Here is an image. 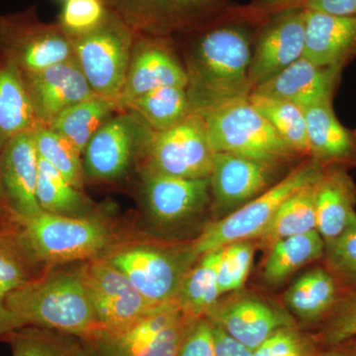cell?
Masks as SVG:
<instances>
[{
	"mask_svg": "<svg viewBox=\"0 0 356 356\" xmlns=\"http://www.w3.org/2000/svg\"><path fill=\"white\" fill-rule=\"evenodd\" d=\"M109 13L103 0H67L58 24L70 38H74L96 29Z\"/></svg>",
	"mask_w": 356,
	"mask_h": 356,
	"instance_id": "f35d334b",
	"label": "cell"
},
{
	"mask_svg": "<svg viewBox=\"0 0 356 356\" xmlns=\"http://www.w3.org/2000/svg\"><path fill=\"white\" fill-rule=\"evenodd\" d=\"M63 1H64V2H65V1H67V0H63Z\"/></svg>",
	"mask_w": 356,
	"mask_h": 356,
	"instance_id": "816d5d0a",
	"label": "cell"
},
{
	"mask_svg": "<svg viewBox=\"0 0 356 356\" xmlns=\"http://www.w3.org/2000/svg\"><path fill=\"white\" fill-rule=\"evenodd\" d=\"M348 170L327 166L316 184L317 232L325 243L341 236L356 214V184Z\"/></svg>",
	"mask_w": 356,
	"mask_h": 356,
	"instance_id": "cb8c5ba5",
	"label": "cell"
},
{
	"mask_svg": "<svg viewBox=\"0 0 356 356\" xmlns=\"http://www.w3.org/2000/svg\"><path fill=\"white\" fill-rule=\"evenodd\" d=\"M322 341L327 346H343L356 341V291L341 293L331 314L325 318Z\"/></svg>",
	"mask_w": 356,
	"mask_h": 356,
	"instance_id": "ab89813d",
	"label": "cell"
},
{
	"mask_svg": "<svg viewBox=\"0 0 356 356\" xmlns=\"http://www.w3.org/2000/svg\"><path fill=\"white\" fill-rule=\"evenodd\" d=\"M142 177L147 214L159 226L175 227L193 221L212 204L210 177Z\"/></svg>",
	"mask_w": 356,
	"mask_h": 356,
	"instance_id": "e0dca14e",
	"label": "cell"
},
{
	"mask_svg": "<svg viewBox=\"0 0 356 356\" xmlns=\"http://www.w3.org/2000/svg\"><path fill=\"white\" fill-rule=\"evenodd\" d=\"M283 165L228 153H214L210 175L212 206L221 218L280 181Z\"/></svg>",
	"mask_w": 356,
	"mask_h": 356,
	"instance_id": "9a60e30c",
	"label": "cell"
},
{
	"mask_svg": "<svg viewBox=\"0 0 356 356\" xmlns=\"http://www.w3.org/2000/svg\"><path fill=\"white\" fill-rule=\"evenodd\" d=\"M177 356H215L212 325L207 318L194 323Z\"/></svg>",
	"mask_w": 356,
	"mask_h": 356,
	"instance_id": "b9f144b4",
	"label": "cell"
},
{
	"mask_svg": "<svg viewBox=\"0 0 356 356\" xmlns=\"http://www.w3.org/2000/svg\"><path fill=\"white\" fill-rule=\"evenodd\" d=\"M221 248L202 255L185 274L175 303L189 317H207L219 303L217 268Z\"/></svg>",
	"mask_w": 356,
	"mask_h": 356,
	"instance_id": "4316f807",
	"label": "cell"
},
{
	"mask_svg": "<svg viewBox=\"0 0 356 356\" xmlns=\"http://www.w3.org/2000/svg\"><path fill=\"white\" fill-rule=\"evenodd\" d=\"M153 132L132 112L111 117L86 147L84 175L99 180L122 177Z\"/></svg>",
	"mask_w": 356,
	"mask_h": 356,
	"instance_id": "5bb4252c",
	"label": "cell"
},
{
	"mask_svg": "<svg viewBox=\"0 0 356 356\" xmlns=\"http://www.w3.org/2000/svg\"><path fill=\"white\" fill-rule=\"evenodd\" d=\"M154 132L177 126L191 115L186 88L163 86L140 96L128 107Z\"/></svg>",
	"mask_w": 356,
	"mask_h": 356,
	"instance_id": "1f68e13d",
	"label": "cell"
},
{
	"mask_svg": "<svg viewBox=\"0 0 356 356\" xmlns=\"http://www.w3.org/2000/svg\"><path fill=\"white\" fill-rule=\"evenodd\" d=\"M248 102L269 122L281 139L299 156L309 158L305 114L294 103L252 93Z\"/></svg>",
	"mask_w": 356,
	"mask_h": 356,
	"instance_id": "d6a6232c",
	"label": "cell"
},
{
	"mask_svg": "<svg viewBox=\"0 0 356 356\" xmlns=\"http://www.w3.org/2000/svg\"><path fill=\"white\" fill-rule=\"evenodd\" d=\"M302 6L310 10L341 16H356V0H304Z\"/></svg>",
	"mask_w": 356,
	"mask_h": 356,
	"instance_id": "ee69618b",
	"label": "cell"
},
{
	"mask_svg": "<svg viewBox=\"0 0 356 356\" xmlns=\"http://www.w3.org/2000/svg\"><path fill=\"white\" fill-rule=\"evenodd\" d=\"M344 67H318L302 57L252 93L286 100L303 109L325 99H334Z\"/></svg>",
	"mask_w": 356,
	"mask_h": 356,
	"instance_id": "44dd1931",
	"label": "cell"
},
{
	"mask_svg": "<svg viewBox=\"0 0 356 356\" xmlns=\"http://www.w3.org/2000/svg\"><path fill=\"white\" fill-rule=\"evenodd\" d=\"M254 257L252 241H240L221 248L217 278L220 295L242 289Z\"/></svg>",
	"mask_w": 356,
	"mask_h": 356,
	"instance_id": "74e56055",
	"label": "cell"
},
{
	"mask_svg": "<svg viewBox=\"0 0 356 356\" xmlns=\"http://www.w3.org/2000/svg\"><path fill=\"white\" fill-rule=\"evenodd\" d=\"M206 318L252 351L278 330L293 327L287 314L252 295L219 302Z\"/></svg>",
	"mask_w": 356,
	"mask_h": 356,
	"instance_id": "ac0fdd59",
	"label": "cell"
},
{
	"mask_svg": "<svg viewBox=\"0 0 356 356\" xmlns=\"http://www.w3.org/2000/svg\"><path fill=\"white\" fill-rule=\"evenodd\" d=\"M305 8V7H304ZM303 58L318 67H346L356 57V16L304 10Z\"/></svg>",
	"mask_w": 356,
	"mask_h": 356,
	"instance_id": "603a6c76",
	"label": "cell"
},
{
	"mask_svg": "<svg viewBox=\"0 0 356 356\" xmlns=\"http://www.w3.org/2000/svg\"><path fill=\"white\" fill-rule=\"evenodd\" d=\"M334 350L325 351L320 356H348L343 350H337V348H332Z\"/></svg>",
	"mask_w": 356,
	"mask_h": 356,
	"instance_id": "7dc6e473",
	"label": "cell"
},
{
	"mask_svg": "<svg viewBox=\"0 0 356 356\" xmlns=\"http://www.w3.org/2000/svg\"><path fill=\"white\" fill-rule=\"evenodd\" d=\"M324 168L311 158L293 168L280 181L242 207L208 225L189 245L196 259L240 241L259 240L274 215L295 192L316 184Z\"/></svg>",
	"mask_w": 356,
	"mask_h": 356,
	"instance_id": "277c9868",
	"label": "cell"
},
{
	"mask_svg": "<svg viewBox=\"0 0 356 356\" xmlns=\"http://www.w3.org/2000/svg\"><path fill=\"white\" fill-rule=\"evenodd\" d=\"M18 235L35 264L54 267L70 262L90 261L118 247V236L98 215L74 218L51 213L13 216Z\"/></svg>",
	"mask_w": 356,
	"mask_h": 356,
	"instance_id": "3957f363",
	"label": "cell"
},
{
	"mask_svg": "<svg viewBox=\"0 0 356 356\" xmlns=\"http://www.w3.org/2000/svg\"><path fill=\"white\" fill-rule=\"evenodd\" d=\"M261 17L238 7L228 17L193 31L196 39L185 69L191 114L204 118L252 95L250 25Z\"/></svg>",
	"mask_w": 356,
	"mask_h": 356,
	"instance_id": "6da1fadb",
	"label": "cell"
},
{
	"mask_svg": "<svg viewBox=\"0 0 356 356\" xmlns=\"http://www.w3.org/2000/svg\"><path fill=\"white\" fill-rule=\"evenodd\" d=\"M211 325L215 356H254V351L248 350L247 346L238 343L216 325Z\"/></svg>",
	"mask_w": 356,
	"mask_h": 356,
	"instance_id": "7bdbcfd3",
	"label": "cell"
},
{
	"mask_svg": "<svg viewBox=\"0 0 356 356\" xmlns=\"http://www.w3.org/2000/svg\"><path fill=\"white\" fill-rule=\"evenodd\" d=\"M37 199L42 209L60 216H92L93 206L81 191L72 186L60 172L39 158Z\"/></svg>",
	"mask_w": 356,
	"mask_h": 356,
	"instance_id": "4dcf8cb0",
	"label": "cell"
},
{
	"mask_svg": "<svg viewBox=\"0 0 356 356\" xmlns=\"http://www.w3.org/2000/svg\"><path fill=\"white\" fill-rule=\"evenodd\" d=\"M84 346H86V353H84V356H99L95 350H92V348H89L88 344L84 343Z\"/></svg>",
	"mask_w": 356,
	"mask_h": 356,
	"instance_id": "c3c4849f",
	"label": "cell"
},
{
	"mask_svg": "<svg viewBox=\"0 0 356 356\" xmlns=\"http://www.w3.org/2000/svg\"><path fill=\"white\" fill-rule=\"evenodd\" d=\"M108 10L136 35L170 37L191 33L224 19L238 6L227 0H103Z\"/></svg>",
	"mask_w": 356,
	"mask_h": 356,
	"instance_id": "ba28073f",
	"label": "cell"
},
{
	"mask_svg": "<svg viewBox=\"0 0 356 356\" xmlns=\"http://www.w3.org/2000/svg\"><path fill=\"white\" fill-rule=\"evenodd\" d=\"M74 56L67 33L58 23L42 22L34 7L0 16V60L22 74L41 72Z\"/></svg>",
	"mask_w": 356,
	"mask_h": 356,
	"instance_id": "8fae6325",
	"label": "cell"
},
{
	"mask_svg": "<svg viewBox=\"0 0 356 356\" xmlns=\"http://www.w3.org/2000/svg\"><path fill=\"white\" fill-rule=\"evenodd\" d=\"M33 133L39 158L50 163L72 186L83 191V163L76 147L48 126L38 124Z\"/></svg>",
	"mask_w": 356,
	"mask_h": 356,
	"instance_id": "e575fe53",
	"label": "cell"
},
{
	"mask_svg": "<svg viewBox=\"0 0 356 356\" xmlns=\"http://www.w3.org/2000/svg\"><path fill=\"white\" fill-rule=\"evenodd\" d=\"M7 308L22 327H43L83 341L102 331L84 283L81 266L49 271L9 293Z\"/></svg>",
	"mask_w": 356,
	"mask_h": 356,
	"instance_id": "7a4b0ae2",
	"label": "cell"
},
{
	"mask_svg": "<svg viewBox=\"0 0 356 356\" xmlns=\"http://www.w3.org/2000/svg\"><path fill=\"white\" fill-rule=\"evenodd\" d=\"M115 110L117 107L113 102L95 95L65 109L48 127L69 140L81 154L96 132L111 118Z\"/></svg>",
	"mask_w": 356,
	"mask_h": 356,
	"instance_id": "f1b7e54d",
	"label": "cell"
},
{
	"mask_svg": "<svg viewBox=\"0 0 356 356\" xmlns=\"http://www.w3.org/2000/svg\"><path fill=\"white\" fill-rule=\"evenodd\" d=\"M81 270L102 331H122L159 307L149 303L105 257L84 262Z\"/></svg>",
	"mask_w": 356,
	"mask_h": 356,
	"instance_id": "7c38bea8",
	"label": "cell"
},
{
	"mask_svg": "<svg viewBox=\"0 0 356 356\" xmlns=\"http://www.w3.org/2000/svg\"><path fill=\"white\" fill-rule=\"evenodd\" d=\"M196 321L172 302L122 331H100L83 343L99 356H177Z\"/></svg>",
	"mask_w": 356,
	"mask_h": 356,
	"instance_id": "30bf717a",
	"label": "cell"
},
{
	"mask_svg": "<svg viewBox=\"0 0 356 356\" xmlns=\"http://www.w3.org/2000/svg\"><path fill=\"white\" fill-rule=\"evenodd\" d=\"M302 4L277 9L262 16L250 60L254 89L303 57L305 21Z\"/></svg>",
	"mask_w": 356,
	"mask_h": 356,
	"instance_id": "4fadbf2b",
	"label": "cell"
},
{
	"mask_svg": "<svg viewBox=\"0 0 356 356\" xmlns=\"http://www.w3.org/2000/svg\"><path fill=\"white\" fill-rule=\"evenodd\" d=\"M310 344L293 327L271 334L254 351V356H312Z\"/></svg>",
	"mask_w": 356,
	"mask_h": 356,
	"instance_id": "60d3db41",
	"label": "cell"
},
{
	"mask_svg": "<svg viewBox=\"0 0 356 356\" xmlns=\"http://www.w3.org/2000/svg\"><path fill=\"white\" fill-rule=\"evenodd\" d=\"M70 40L74 58L95 95L117 107L130 65L135 33L110 13L96 29Z\"/></svg>",
	"mask_w": 356,
	"mask_h": 356,
	"instance_id": "52a82bcc",
	"label": "cell"
},
{
	"mask_svg": "<svg viewBox=\"0 0 356 356\" xmlns=\"http://www.w3.org/2000/svg\"><path fill=\"white\" fill-rule=\"evenodd\" d=\"M213 153H228L286 165L297 156L248 99L231 103L204 117Z\"/></svg>",
	"mask_w": 356,
	"mask_h": 356,
	"instance_id": "5b68a950",
	"label": "cell"
},
{
	"mask_svg": "<svg viewBox=\"0 0 356 356\" xmlns=\"http://www.w3.org/2000/svg\"><path fill=\"white\" fill-rule=\"evenodd\" d=\"M317 182L295 192L281 204L280 209L274 215L266 231L259 236V245L264 250H268L274 243L283 238L317 231Z\"/></svg>",
	"mask_w": 356,
	"mask_h": 356,
	"instance_id": "f546056e",
	"label": "cell"
},
{
	"mask_svg": "<svg viewBox=\"0 0 356 356\" xmlns=\"http://www.w3.org/2000/svg\"><path fill=\"white\" fill-rule=\"evenodd\" d=\"M19 327H22L19 321L7 308L4 298L0 297V339H6L11 332Z\"/></svg>",
	"mask_w": 356,
	"mask_h": 356,
	"instance_id": "bcb514c9",
	"label": "cell"
},
{
	"mask_svg": "<svg viewBox=\"0 0 356 356\" xmlns=\"http://www.w3.org/2000/svg\"><path fill=\"white\" fill-rule=\"evenodd\" d=\"M34 261L28 254L18 232L0 233V297L27 284Z\"/></svg>",
	"mask_w": 356,
	"mask_h": 356,
	"instance_id": "d590c367",
	"label": "cell"
},
{
	"mask_svg": "<svg viewBox=\"0 0 356 356\" xmlns=\"http://www.w3.org/2000/svg\"><path fill=\"white\" fill-rule=\"evenodd\" d=\"M213 156L205 120L191 114L175 127L154 131L137 158L142 175L204 178L212 172Z\"/></svg>",
	"mask_w": 356,
	"mask_h": 356,
	"instance_id": "9c48e42d",
	"label": "cell"
},
{
	"mask_svg": "<svg viewBox=\"0 0 356 356\" xmlns=\"http://www.w3.org/2000/svg\"><path fill=\"white\" fill-rule=\"evenodd\" d=\"M343 353L348 356H356V344L353 348L348 346V350H344Z\"/></svg>",
	"mask_w": 356,
	"mask_h": 356,
	"instance_id": "681fc988",
	"label": "cell"
},
{
	"mask_svg": "<svg viewBox=\"0 0 356 356\" xmlns=\"http://www.w3.org/2000/svg\"><path fill=\"white\" fill-rule=\"evenodd\" d=\"M2 200H3V191H2L1 180H0V204H1Z\"/></svg>",
	"mask_w": 356,
	"mask_h": 356,
	"instance_id": "f907efd6",
	"label": "cell"
},
{
	"mask_svg": "<svg viewBox=\"0 0 356 356\" xmlns=\"http://www.w3.org/2000/svg\"><path fill=\"white\" fill-rule=\"evenodd\" d=\"M302 110L305 114L309 158L324 168H356V130L339 122L332 99L323 100Z\"/></svg>",
	"mask_w": 356,
	"mask_h": 356,
	"instance_id": "7402d4cb",
	"label": "cell"
},
{
	"mask_svg": "<svg viewBox=\"0 0 356 356\" xmlns=\"http://www.w3.org/2000/svg\"><path fill=\"white\" fill-rule=\"evenodd\" d=\"M23 76L42 125H50L65 109L95 95L74 56L41 72Z\"/></svg>",
	"mask_w": 356,
	"mask_h": 356,
	"instance_id": "ffe728a7",
	"label": "cell"
},
{
	"mask_svg": "<svg viewBox=\"0 0 356 356\" xmlns=\"http://www.w3.org/2000/svg\"><path fill=\"white\" fill-rule=\"evenodd\" d=\"M38 124L24 76L11 63L0 60V151Z\"/></svg>",
	"mask_w": 356,
	"mask_h": 356,
	"instance_id": "d4e9b609",
	"label": "cell"
},
{
	"mask_svg": "<svg viewBox=\"0 0 356 356\" xmlns=\"http://www.w3.org/2000/svg\"><path fill=\"white\" fill-rule=\"evenodd\" d=\"M103 257L154 306L175 301L185 274L198 261L189 245L165 247L147 243L118 245Z\"/></svg>",
	"mask_w": 356,
	"mask_h": 356,
	"instance_id": "8992f818",
	"label": "cell"
},
{
	"mask_svg": "<svg viewBox=\"0 0 356 356\" xmlns=\"http://www.w3.org/2000/svg\"><path fill=\"white\" fill-rule=\"evenodd\" d=\"M186 70L173 55L168 37L136 35L117 109L127 110L140 96L163 86L186 88Z\"/></svg>",
	"mask_w": 356,
	"mask_h": 356,
	"instance_id": "2e32d148",
	"label": "cell"
},
{
	"mask_svg": "<svg viewBox=\"0 0 356 356\" xmlns=\"http://www.w3.org/2000/svg\"><path fill=\"white\" fill-rule=\"evenodd\" d=\"M324 267L344 291H356V214L341 236L325 243Z\"/></svg>",
	"mask_w": 356,
	"mask_h": 356,
	"instance_id": "8d00e7d4",
	"label": "cell"
},
{
	"mask_svg": "<svg viewBox=\"0 0 356 356\" xmlns=\"http://www.w3.org/2000/svg\"><path fill=\"white\" fill-rule=\"evenodd\" d=\"M13 356H84L86 346L79 337L43 327L14 330L6 337Z\"/></svg>",
	"mask_w": 356,
	"mask_h": 356,
	"instance_id": "836d02e7",
	"label": "cell"
},
{
	"mask_svg": "<svg viewBox=\"0 0 356 356\" xmlns=\"http://www.w3.org/2000/svg\"><path fill=\"white\" fill-rule=\"evenodd\" d=\"M337 281L324 266L316 267L298 278L285 294L284 301L294 315L308 323L325 318L341 292Z\"/></svg>",
	"mask_w": 356,
	"mask_h": 356,
	"instance_id": "484cf974",
	"label": "cell"
},
{
	"mask_svg": "<svg viewBox=\"0 0 356 356\" xmlns=\"http://www.w3.org/2000/svg\"><path fill=\"white\" fill-rule=\"evenodd\" d=\"M304 0H252L248 8L252 13L266 15L269 13L284 8V7L301 4Z\"/></svg>",
	"mask_w": 356,
	"mask_h": 356,
	"instance_id": "f6af8a7d",
	"label": "cell"
},
{
	"mask_svg": "<svg viewBox=\"0 0 356 356\" xmlns=\"http://www.w3.org/2000/svg\"><path fill=\"white\" fill-rule=\"evenodd\" d=\"M33 130L13 138L0 151L3 198L15 217H32L43 212L36 195L39 156Z\"/></svg>",
	"mask_w": 356,
	"mask_h": 356,
	"instance_id": "d6986e66",
	"label": "cell"
},
{
	"mask_svg": "<svg viewBox=\"0 0 356 356\" xmlns=\"http://www.w3.org/2000/svg\"><path fill=\"white\" fill-rule=\"evenodd\" d=\"M267 252L262 273L264 280L268 284L278 286L302 267L323 259L325 241L317 231H313L283 238Z\"/></svg>",
	"mask_w": 356,
	"mask_h": 356,
	"instance_id": "83f0119b",
	"label": "cell"
}]
</instances>
